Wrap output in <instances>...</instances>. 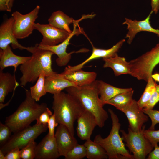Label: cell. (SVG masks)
I'll use <instances>...</instances> for the list:
<instances>
[{
	"instance_id": "1f68e13d",
	"label": "cell",
	"mask_w": 159,
	"mask_h": 159,
	"mask_svg": "<svg viewBox=\"0 0 159 159\" xmlns=\"http://www.w3.org/2000/svg\"><path fill=\"white\" fill-rule=\"evenodd\" d=\"M143 110L144 113L151 120V124L149 129L154 130L156 125L159 123V110L145 108H143Z\"/></svg>"
},
{
	"instance_id": "f35d334b",
	"label": "cell",
	"mask_w": 159,
	"mask_h": 159,
	"mask_svg": "<svg viewBox=\"0 0 159 159\" xmlns=\"http://www.w3.org/2000/svg\"><path fill=\"white\" fill-rule=\"evenodd\" d=\"M154 149L148 155V159H159V146L156 145L154 147Z\"/></svg>"
},
{
	"instance_id": "484cf974",
	"label": "cell",
	"mask_w": 159,
	"mask_h": 159,
	"mask_svg": "<svg viewBox=\"0 0 159 159\" xmlns=\"http://www.w3.org/2000/svg\"><path fill=\"white\" fill-rule=\"evenodd\" d=\"M134 90L122 93L115 96L107 101L105 104L111 105L120 111L128 107L132 103Z\"/></svg>"
},
{
	"instance_id": "277c9868",
	"label": "cell",
	"mask_w": 159,
	"mask_h": 159,
	"mask_svg": "<svg viewBox=\"0 0 159 159\" xmlns=\"http://www.w3.org/2000/svg\"><path fill=\"white\" fill-rule=\"evenodd\" d=\"M26 98L16 111L7 117L5 124L15 133L27 127L47 107L46 103L39 104L31 96L30 90H25Z\"/></svg>"
},
{
	"instance_id": "8fae6325",
	"label": "cell",
	"mask_w": 159,
	"mask_h": 159,
	"mask_svg": "<svg viewBox=\"0 0 159 159\" xmlns=\"http://www.w3.org/2000/svg\"><path fill=\"white\" fill-rule=\"evenodd\" d=\"M78 21L74 23V29L69 36L62 42L54 46H47L39 44V47L43 49L48 50L52 52L54 54L57 55L58 57L56 60L57 65L59 67L66 65L70 61L71 54L75 52L68 53L66 52V49L69 44V41L71 38L74 35L78 34L81 32L80 29H76Z\"/></svg>"
},
{
	"instance_id": "836d02e7",
	"label": "cell",
	"mask_w": 159,
	"mask_h": 159,
	"mask_svg": "<svg viewBox=\"0 0 159 159\" xmlns=\"http://www.w3.org/2000/svg\"><path fill=\"white\" fill-rule=\"evenodd\" d=\"M143 134L145 137L151 143L154 147L159 143V130H144Z\"/></svg>"
},
{
	"instance_id": "e575fe53",
	"label": "cell",
	"mask_w": 159,
	"mask_h": 159,
	"mask_svg": "<svg viewBox=\"0 0 159 159\" xmlns=\"http://www.w3.org/2000/svg\"><path fill=\"white\" fill-rule=\"evenodd\" d=\"M52 115V112L47 107L37 119L36 124L37 125H47L49 119Z\"/></svg>"
},
{
	"instance_id": "4316f807",
	"label": "cell",
	"mask_w": 159,
	"mask_h": 159,
	"mask_svg": "<svg viewBox=\"0 0 159 159\" xmlns=\"http://www.w3.org/2000/svg\"><path fill=\"white\" fill-rule=\"evenodd\" d=\"M87 148L86 157L88 159H105L108 158L104 149L99 143L91 140H86L84 144Z\"/></svg>"
},
{
	"instance_id": "e0dca14e",
	"label": "cell",
	"mask_w": 159,
	"mask_h": 159,
	"mask_svg": "<svg viewBox=\"0 0 159 159\" xmlns=\"http://www.w3.org/2000/svg\"><path fill=\"white\" fill-rule=\"evenodd\" d=\"M77 122L76 131L78 137L82 140L90 139L94 128L97 125L95 116L85 110L77 119Z\"/></svg>"
},
{
	"instance_id": "f1b7e54d",
	"label": "cell",
	"mask_w": 159,
	"mask_h": 159,
	"mask_svg": "<svg viewBox=\"0 0 159 159\" xmlns=\"http://www.w3.org/2000/svg\"><path fill=\"white\" fill-rule=\"evenodd\" d=\"M157 85L155 82L152 77L148 79L143 93L137 101L140 108L143 109L145 107L152 95L156 90Z\"/></svg>"
},
{
	"instance_id": "ffe728a7",
	"label": "cell",
	"mask_w": 159,
	"mask_h": 159,
	"mask_svg": "<svg viewBox=\"0 0 159 159\" xmlns=\"http://www.w3.org/2000/svg\"><path fill=\"white\" fill-rule=\"evenodd\" d=\"M31 56H19L15 54L9 45L4 49H0V70L8 67H13L14 72L17 67L29 60Z\"/></svg>"
},
{
	"instance_id": "44dd1931",
	"label": "cell",
	"mask_w": 159,
	"mask_h": 159,
	"mask_svg": "<svg viewBox=\"0 0 159 159\" xmlns=\"http://www.w3.org/2000/svg\"><path fill=\"white\" fill-rule=\"evenodd\" d=\"M71 86H76L74 83L64 78L61 73H56L45 77V87L47 93L54 95Z\"/></svg>"
},
{
	"instance_id": "b9f144b4",
	"label": "cell",
	"mask_w": 159,
	"mask_h": 159,
	"mask_svg": "<svg viewBox=\"0 0 159 159\" xmlns=\"http://www.w3.org/2000/svg\"><path fill=\"white\" fill-rule=\"evenodd\" d=\"M151 77L155 82H159V73H156L152 74Z\"/></svg>"
},
{
	"instance_id": "f546056e",
	"label": "cell",
	"mask_w": 159,
	"mask_h": 159,
	"mask_svg": "<svg viewBox=\"0 0 159 159\" xmlns=\"http://www.w3.org/2000/svg\"><path fill=\"white\" fill-rule=\"evenodd\" d=\"M87 148L84 144L78 143L70 150L64 157L65 159H82L86 157Z\"/></svg>"
},
{
	"instance_id": "3957f363",
	"label": "cell",
	"mask_w": 159,
	"mask_h": 159,
	"mask_svg": "<svg viewBox=\"0 0 159 159\" xmlns=\"http://www.w3.org/2000/svg\"><path fill=\"white\" fill-rule=\"evenodd\" d=\"M52 109L56 121L65 125L74 135V123L85 109L79 100L69 94L61 92L53 95Z\"/></svg>"
},
{
	"instance_id": "d4e9b609",
	"label": "cell",
	"mask_w": 159,
	"mask_h": 159,
	"mask_svg": "<svg viewBox=\"0 0 159 159\" xmlns=\"http://www.w3.org/2000/svg\"><path fill=\"white\" fill-rule=\"evenodd\" d=\"M77 21L60 10L53 12L48 20L49 24L50 25L65 30L69 33H71L72 32L69 28L70 24Z\"/></svg>"
},
{
	"instance_id": "7402d4cb",
	"label": "cell",
	"mask_w": 159,
	"mask_h": 159,
	"mask_svg": "<svg viewBox=\"0 0 159 159\" xmlns=\"http://www.w3.org/2000/svg\"><path fill=\"white\" fill-rule=\"evenodd\" d=\"M103 60L105 62L103 67L111 68L115 76L124 74L131 75L129 62L126 61L125 57L119 56L117 53L113 56L103 58Z\"/></svg>"
},
{
	"instance_id": "8992f818",
	"label": "cell",
	"mask_w": 159,
	"mask_h": 159,
	"mask_svg": "<svg viewBox=\"0 0 159 159\" xmlns=\"http://www.w3.org/2000/svg\"><path fill=\"white\" fill-rule=\"evenodd\" d=\"M131 75L147 82L155 67L159 64V43L151 50L129 62Z\"/></svg>"
},
{
	"instance_id": "ba28073f",
	"label": "cell",
	"mask_w": 159,
	"mask_h": 159,
	"mask_svg": "<svg viewBox=\"0 0 159 159\" xmlns=\"http://www.w3.org/2000/svg\"><path fill=\"white\" fill-rule=\"evenodd\" d=\"M47 125H37L24 128L11 136L8 141L0 146L1 150L5 155L12 149L16 148L21 149L32 139H35L42 133L46 132Z\"/></svg>"
},
{
	"instance_id": "5b68a950",
	"label": "cell",
	"mask_w": 159,
	"mask_h": 159,
	"mask_svg": "<svg viewBox=\"0 0 159 159\" xmlns=\"http://www.w3.org/2000/svg\"><path fill=\"white\" fill-rule=\"evenodd\" d=\"M112 121V127L109 135L103 138L100 134L96 135L94 141L100 144L105 150L109 159H133V155L126 149L119 132L121 127L118 116L109 109Z\"/></svg>"
},
{
	"instance_id": "d6986e66",
	"label": "cell",
	"mask_w": 159,
	"mask_h": 159,
	"mask_svg": "<svg viewBox=\"0 0 159 159\" xmlns=\"http://www.w3.org/2000/svg\"><path fill=\"white\" fill-rule=\"evenodd\" d=\"M61 74L65 79L79 87L91 84L96 80L97 76L95 72H86L82 69L71 71L64 70Z\"/></svg>"
},
{
	"instance_id": "30bf717a",
	"label": "cell",
	"mask_w": 159,
	"mask_h": 159,
	"mask_svg": "<svg viewBox=\"0 0 159 159\" xmlns=\"http://www.w3.org/2000/svg\"><path fill=\"white\" fill-rule=\"evenodd\" d=\"M34 29L39 31L43 38L39 44L54 46L62 42L70 35L67 32L54 27L49 24L35 23Z\"/></svg>"
},
{
	"instance_id": "83f0119b",
	"label": "cell",
	"mask_w": 159,
	"mask_h": 159,
	"mask_svg": "<svg viewBox=\"0 0 159 159\" xmlns=\"http://www.w3.org/2000/svg\"><path fill=\"white\" fill-rule=\"evenodd\" d=\"M46 74L43 71L39 75L35 84L30 87V91L32 97L37 102L47 93L45 87Z\"/></svg>"
},
{
	"instance_id": "d6a6232c",
	"label": "cell",
	"mask_w": 159,
	"mask_h": 159,
	"mask_svg": "<svg viewBox=\"0 0 159 159\" xmlns=\"http://www.w3.org/2000/svg\"><path fill=\"white\" fill-rule=\"evenodd\" d=\"M12 132L9 127L5 124L0 123V145L4 144L9 140Z\"/></svg>"
},
{
	"instance_id": "cb8c5ba5",
	"label": "cell",
	"mask_w": 159,
	"mask_h": 159,
	"mask_svg": "<svg viewBox=\"0 0 159 159\" xmlns=\"http://www.w3.org/2000/svg\"><path fill=\"white\" fill-rule=\"evenodd\" d=\"M97 82L100 99L104 105L107 101L117 95L132 90L131 88L117 87L101 80H97Z\"/></svg>"
},
{
	"instance_id": "52a82bcc",
	"label": "cell",
	"mask_w": 159,
	"mask_h": 159,
	"mask_svg": "<svg viewBox=\"0 0 159 159\" xmlns=\"http://www.w3.org/2000/svg\"><path fill=\"white\" fill-rule=\"evenodd\" d=\"M145 128V126L143 125L141 131L136 132L129 127L127 133L123 130H120L122 140L130 152L132 153L133 159H145L154 148L144 135Z\"/></svg>"
},
{
	"instance_id": "7bdbcfd3",
	"label": "cell",
	"mask_w": 159,
	"mask_h": 159,
	"mask_svg": "<svg viewBox=\"0 0 159 159\" xmlns=\"http://www.w3.org/2000/svg\"><path fill=\"white\" fill-rule=\"evenodd\" d=\"M0 159H5V155L0 150Z\"/></svg>"
},
{
	"instance_id": "2e32d148",
	"label": "cell",
	"mask_w": 159,
	"mask_h": 159,
	"mask_svg": "<svg viewBox=\"0 0 159 159\" xmlns=\"http://www.w3.org/2000/svg\"><path fill=\"white\" fill-rule=\"evenodd\" d=\"M60 156L55 137L47 134L36 146L34 159H55Z\"/></svg>"
},
{
	"instance_id": "ab89813d",
	"label": "cell",
	"mask_w": 159,
	"mask_h": 159,
	"mask_svg": "<svg viewBox=\"0 0 159 159\" xmlns=\"http://www.w3.org/2000/svg\"><path fill=\"white\" fill-rule=\"evenodd\" d=\"M151 11L156 14L159 10V0H151Z\"/></svg>"
},
{
	"instance_id": "60d3db41",
	"label": "cell",
	"mask_w": 159,
	"mask_h": 159,
	"mask_svg": "<svg viewBox=\"0 0 159 159\" xmlns=\"http://www.w3.org/2000/svg\"><path fill=\"white\" fill-rule=\"evenodd\" d=\"M4 4L9 9H11L13 6L14 0H1Z\"/></svg>"
},
{
	"instance_id": "8d00e7d4",
	"label": "cell",
	"mask_w": 159,
	"mask_h": 159,
	"mask_svg": "<svg viewBox=\"0 0 159 159\" xmlns=\"http://www.w3.org/2000/svg\"><path fill=\"white\" fill-rule=\"evenodd\" d=\"M159 102V93L156 90L152 95L145 107L144 108L148 109H153L155 106Z\"/></svg>"
},
{
	"instance_id": "9c48e42d",
	"label": "cell",
	"mask_w": 159,
	"mask_h": 159,
	"mask_svg": "<svg viewBox=\"0 0 159 159\" xmlns=\"http://www.w3.org/2000/svg\"><path fill=\"white\" fill-rule=\"evenodd\" d=\"M40 9V6L37 5L33 10L25 14L17 11L12 13L11 16L14 19L13 33L17 39L26 38L32 33Z\"/></svg>"
},
{
	"instance_id": "74e56055",
	"label": "cell",
	"mask_w": 159,
	"mask_h": 159,
	"mask_svg": "<svg viewBox=\"0 0 159 159\" xmlns=\"http://www.w3.org/2000/svg\"><path fill=\"white\" fill-rule=\"evenodd\" d=\"M20 149L18 148L13 149L5 155V159H20Z\"/></svg>"
},
{
	"instance_id": "4dcf8cb0",
	"label": "cell",
	"mask_w": 159,
	"mask_h": 159,
	"mask_svg": "<svg viewBox=\"0 0 159 159\" xmlns=\"http://www.w3.org/2000/svg\"><path fill=\"white\" fill-rule=\"evenodd\" d=\"M37 145L35 139L31 140L24 148L20 149L21 159H33L35 158V148Z\"/></svg>"
},
{
	"instance_id": "5bb4252c",
	"label": "cell",
	"mask_w": 159,
	"mask_h": 159,
	"mask_svg": "<svg viewBox=\"0 0 159 159\" xmlns=\"http://www.w3.org/2000/svg\"><path fill=\"white\" fill-rule=\"evenodd\" d=\"M153 13L151 11L146 18L142 21L132 20L128 18H125V21L122 24L127 25L128 31L125 38L128 39L127 42L129 44L132 43L135 35L141 31L152 32L156 34L159 37V29H154L150 24V19Z\"/></svg>"
},
{
	"instance_id": "7c38bea8",
	"label": "cell",
	"mask_w": 159,
	"mask_h": 159,
	"mask_svg": "<svg viewBox=\"0 0 159 159\" xmlns=\"http://www.w3.org/2000/svg\"><path fill=\"white\" fill-rule=\"evenodd\" d=\"M121 111L127 118L129 127L134 132L141 131L144 124L148 120V116L144 113L143 109L139 107L137 101L134 99L130 106Z\"/></svg>"
},
{
	"instance_id": "6da1fadb",
	"label": "cell",
	"mask_w": 159,
	"mask_h": 159,
	"mask_svg": "<svg viewBox=\"0 0 159 159\" xmlns=\"http://www.w3.org/2000/svg\"><path fill=\"white\" fill-rule=\"evenodd\" d=\"M26 50L32 55L29 60L19 67L22 74L20 78V85L25 86L28 83H34L37 80L43 71L46 76L57 73L52 68V57L54 54L52 52L40 49L39 44L34 46L26 47Z\"/></svg>"
},
{
	"instance_id": "ac0fdd59",
	"label": "cell",
	"mask_w": 159,
	"mask_h": 159,
	"mask_svg": "<svg viewBox=\"0 0 159 159\" xmlns=\"http://www.w3.org/2000/svg\"><path fill=\"white\" fill-rule=\"evenodd\" d=\"M125 41V39H122L111 48L108 49L97 48L92 45V53L88 58L79 64L74 66H68L65 67L64 70L71 71L82 69L85 65L93 59L101 57L103 58L113 56L117 53Z\"/></svg>"
},
{
	"instance_id": "7a4b0ae2",
	"label": "cell",
	"mask_w": 159,
	"mask_h": 159,
	"mask_svg": "<svg viewBox=\"0 0 159 159\" xmlns=\"http://www.w3.org/2000/svg\"><path fill=\"white\" fill-rule=\"evenodd\" d=\"M67 93L77 99L85 110L92 113L96 120L97 126L103 127L108 118L99 96L97 80L82 87L71 86L65 89Z\"/></svg>"
},
{
	"instance_id": "9a60e30c",
	"label": "cell",
	"mask_w": 159,
	"mask_h": 159,
	"mask_svg": "<svg viewBox=\"0 0 159 159\" xmlns=\"http://www.w3.org/2000/svg\"><path fill=\"white\" fill-rule=\"evenodd\" d=\"M14 22V18L11 16L2 23L0 26V48L4 49L10 44L12 48L22 50L26 49V47L22 46L18 42L13 32Z\"/></svg>"
},
{
	"instance_id": "4fadbf2b",
	"label": "cell",
	"mask_w": 159,
	"mask_h": 159,
	"mask_svg": "<svg viewBox=\"0 0 159 159\" xmlns=\"http://www.w3.org/2000/svg\"><path fill=\"white\" fill-rule=\"evenodd\" d=\"M60 156L65 157L67 153L78 143L65 125L60 124L57 126L54 135Z\"/></svg>"
},
{
	"instance_id": "d590c367",
	"label": "cell",
	"mask_w": 159,
	"mask_h": 159,
	"mask_svg": "<svg viewBox=\"0 0 159 159\" xmlns=\"http://www.w3.org/2000/svg\"><path fill=\"white\" fill-rule=\"evenodd\" d=\"M58 124L56 121L54 115L53 114L50 117L47 123V127L49 129L47 134L50 137H54L55 129V127L58 126Z\"/></svg>"
},
{
	"instance_id": "603a6c76",
	"label": "cell",
	"mask_w": 159,
	"mask_h": 159,
	"mask_svg": "<svg viewBox=\"0 0 159 159\" xmlns=\"http://www.w3.org/2000/svg\"><path fill=\"white\" fill-rule=\"evenodd\" d=\"M19 85L14 73L12 75L0 70V104H3L8 94L14 91Z\"/></svg>"
},
{
	"instance_id": "ee69618b",
	"label": "cell",
	"mask_w": 159,
	"mask_h": 159,
	"mask_svg": "<svg viewBox=\"0 0 159 159\" xmlns=\"http://www.w3.org/2000/svg\"><path fill=\"white\" fill-rule=\"evenodd\" d=\"M156 91L159 93V85H157L156 86Z\"/></svg>"
}]
</instances>
